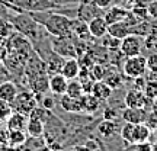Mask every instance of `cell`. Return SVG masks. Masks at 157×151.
<instances>
[{"mask_svg":"<svg viewBox=\"0 0 157 151\" xmlns=\"http://www.w3.org/2000/svg\"><path fill=\"white\" fill-rule=\"evenodd\" d=\"M121 68H122L124 76H127V77H129V78L146 76V73H147V57L141 55V54L134 55V57H127Z\"/></svg>","mask_w":157,"mask_h":151,"instance_id":"277c9868","label":"cell"},{"mask_svg":"<svg viewBox=\"0 0 157 151\" xmlns=\"http://www.w3.org/2000/svg\"><path fill=\"white\" fill-rule=\"evenodd\" d=\"M90 76L93 77L95 81H99V80H103L105 77V73H106V66L102 64V62H93L92 67L89 68Z\"/></svg>","mask_w":157,"mask_h":151,"instance_id":"d6a6232c","label":"cell"},{"mask_svg":"<svg viewBox=\"0 0 157 151\" xmlns=\"http://www.w3.org/2000/svg\"><path fill=\"white\" fill-rule=\"evenodd\" d=\"M58 5H61V3H67V2H70V3H80V0H56Z\"/></svg>","mask_w":157,"mask_h":151,"instance_id":"7bdbcfd3","label":"cell"},{"mask_svg":"<svg viewBox=\"0 0 157 151\" xmlns=\"http://www.w3.org/2000/svg\"><path fill=\"white\" fill-rule=\"evenodd\" d=\"M148 97L140 89H129L124 96V105L128 108H146L148 105Z\"/></svg>","mask_w":157,"mask_h":151,"instance_id":"ba28073f","label":"cell"},{"mask_svg":"<svg viewBox=\"0 0 157 151\" xmlns=\"http://www.w3.org/2000/svg\"><path fill=\"white\" fill-rule=\"evenodd\" d=\"M29 116L22 112L13 111L10 116L6 119V128L9 131H26V123Z\"/></svg>","mask_w":157,"mask_h":151,"instance_id":"8fae6325","label":"cell"},{"mask_svg":"<svg viewBox=\"0 0 157 151\" xmlns=\"http://www.w3.org/2000/svg\"><path fill=\"white\" fill-rule=\"evenodd\" d=\"M101 12L102 9H99L93 2H90V3H80V6L77 9V17L84 21V22H89L90 19H93L95 16H99Z\"/></svg>","mask_w":157,"mask_h":151,"instance_id":"d6986e66","label":"cell"},{"mask_svg":"<svg viewBox=\"0 0 157 151\" xmlns=\"http://www.w3.org/2000/svg\"><path fill=\"white\" fill-rule=\"evenodd\" d=\"M12 106H13V111L22 112L29 116L32 109L38 106V100H36V96L34 92H21V93H17L15 100L12 102Z\"/></svg>","mask_w":157,"mask_h":151,"instance_id":"8992f818","label":"cell"},{"mask_svg":"<svg viewBox=\"0 0 157 151\" xmlns=\"http://www.w3.org/2000/svg\"><path fill=\"white\" fill-rule=\"evenodd\" d=\"M147 70L153 74H157V52H151L147 57Z\"/></svg>","mask_w":157,"mask_h":151,"instance_id":"8d00e7d4","label":"cell"},{"mask_svg":"<svg viewBox=\"0 0 157 151\" xmlns=\"http://www.w3.org/2000/svg\"><path fill=\"white\" fill-rule=\"evenodd\" d=\"M153 112L157 115V97L154 99V100H153Z\"/></svg>","mask_w":157,"mask_h":151,"instance_id":"ee69618b","label":"cell"},{"mask_svg":"<svg viewBox=\"0 0 157 151\" xmlns=\"http://www.w3.org/2000/svg\"><path fill=\"white\" fill-rule=\"evenodd\" d=\"M132 28H134V25H131V23L125 19V21H121V22L109 25V26H108V32H109L111 35H113V36H117V38L122 39V38H125L128 34H131Z\"/></svg>","mask_w":157,"mask_h":151,"instance_id":"44dd1931","label":"cell"},{"mask_svg":"<svg viewBox=\"0 0 157 151\" xmlns=\"http://www.w3.org/2000/svg\"><path fill=\"white\" fill-rule=\"evenodd\" d=\"M60 106L68 113H83L82 97H71L64 93L60 96Z\"/></svg>","mask_w":157,"mask_h":151,"instance_id":"2e32d148","label":"cell"},{"mask_svg":"<svg viewBox=\"0 0 157 151\" xmlns=\"http://www.w3.org/2000/svg\"><path fill=\"white\" fill-rule=\"evenodd\" d=\"M51 48L54 52L60 54L64 58H73L77 57V50H76V42L73 36H52L50 41Z\"/></svg>","mask_w":157,"mask_h":151,"instance_id":"5b68a950","label":"cell"},{"mask_svg":"<svg viewBox=\"0 0 157 151\" xmlns=\"http://www.w3.org/2000/svg\"><path fill=\"white\" fill-rule=\"evenodd\" d=\"M26 132L28 135L32 138H41L42 135L45 134V122H42L41 119L38 118H34V116H29L28 119V123H26Z\"/></svg>","mask_w":157,"mask_h":151,"instance_id":"cb8c5ba5","label":"cell"},{"mask_svg":"<svg viewBox=\"0 0 157 151\" xmlns=\"http://www.w3.org/2000/svg\"><path fill=\"white\" fill-rule=\"evenodd\" d=\"M103 81L109 84L113 90H117L122 86V74L119 73V70L115 66L113 67H106V73H105V77H103Z\"/></svg>","mask_w":157,"mask_h":151,"instance_id":"d4e9b609","label":"cell"},{"mask_svg":"<svg viewBox=\"0 0 157 151\" xmlns=\"http://www.w3.org/2000/svg\"><path fill=\"white\" fill-rule=\"evenodd\" d=\"M5 39L7 38L0 36V64H3V61L7 57V42H5Z\"/></svg>","mask_w":157,"mask_h":151,"instance_id":"ab89813d","label":"cell"},{"mask_svg":"<svg viewBox=\"0 0 157 151\" xmlns=\"http://www.w3.org/2000/svg\"><path fill=\"white\" fill-rule=\"evenodd\" d=\"M143 92L146 93V96L150 99V100H154L157 97V80H153V78L147 80Z\"/></svg>","mask_w":157,"mask_h":151,"instance_id":"836d02e7","label":"cell"},{"mask_svg":"<svg viewBox=\"0 0 157 151\" xmlns=\"http://www.w3.org/2000/svg\"><path fill=\"white\" fill-rule=\"evenodd\" d=\"M134 128L135 123L131 122H125L119 129V134H121V138L125 142V145H131L134 144Z\"/></svg>","mask_w":157,"mask_h":151,"instance_id":"f1b7e54d","label":"cell"},{"mask_svg":"<svg viewBox=\"0 0 157 151\" xmlns=\"http://www.w3.org/2000/svg\"><path fill=\"white\" fill-rule=\"evenodd\" d=\"M80 70H82V66H80V62H78L77 57H73V58H66V61L63 64V68L60 73L67 78V80H73V78L78 77Z\"/></svg>","mask_w":157,"mask_h":151,"instance_id":"ac0fdd59","label":"cell"},{"mask_svg":"<svg viewBox=\"0 0 157 151\" xmlns=\"http://www.w3.org/2000/svg\"><path fill=\"white\" fill-rule=\"evenodd\" d=\"M101 44H102V47H105V50H108V51L117 50V48H119V45H121V39L108 32V34H105L101 38Z\"/></svg>","mask_w":157,"mask_h":151,"instance_id":"4dcf8cb0","label":"cell"},{"mask_svg":"<svg viewBox=\"0 0 157 151\" xmlns=\"http://www.w3.org/2000/svg\"><path fill=\"white\" fill-rule=\"evenodd\" d=\"M66 61V58L61 57L60 54H57L54 51H50L44 58L45 62V68H47V73L48 74H54V73H60L63 68V64Z\"/></svg>","mask_w":157,"mask_h":151,"instance_id":"5bb4252c","label":"cell"},{"mask_svg":"<svg viewBox=\"0 0 157 151\" xmlns=\"http://www.w3.org/2000/svg\"><path fill=\"white\" fill-rule=\"evenodd\" d=\"M129 12L131 10L125 9V7H121V6H109L108 9H105L102 16L105 17V21H106L108 25H112V23L125 21L127 16L129 15Z\"/></svg>","mask_w":157,"mask_h":151,"instance_id":"30bf717a","label":"cell"},{"mask_svg":"<svg viewBox=\"0 0 157 151\" xmlns=\"http://www.w3.org/2000/svg\"><path fill=\"white\" fill-rule=\"evenodd\" d=\"M83 145H84V148H86V150H90V151H93V150L98 151V150H101V148H103V145H102V144L96 140V138H89V140L86 141Z\"/></svg>","mask_w":157,"mask_h":151,"instance_id":"74e56055","label":"cell"},{"mask_svg":"<svg viewBox=\"0 0 157 151\" xmlns=\"http://www.w3.org/2000/svg\"><path fill=\"white\" fill-rule=\"evenodd\" d=\"M10 7H15L19 12H41L58 7V3L54 0H7Z\"/></svg>","mask_w":157,"mask_h":151,"instance_id":"3957f363","label":"cell"},{"mask_svg":"<svg viewBox=\"0 0 157 151\" xmlns=\"http://www.w3.org/2000/svg\"><path fill=\"white\" fill-rule=\"evenodd\" d=\"M147 111L146 108H128L125 106V109L121 113V118H122L125 122H131V123H143L146 122L147 119Z\"/></svg>","mask_w":157,"mask_h":151,"instance_id":"9c48e42d","label":"cell"},{"mask_svg":"<svg viewBox=\"0 0 157 151\" xmlns=\"http://www.w3.org/2000/svg\"><path fill=\"white\" fill-rule=\"evenodd\" d=\"M66 95L71 96V97H82L84 95L83 86L80 83L78 78H73V80H68L67 83V90H66Z\"/></svg>","mask_w":157,"mask_h":151,"instance_id":"f546056e","label":"cell"},{"mask_svg":"<svg viewBox=\"0 0 157 151\" xmlns=\"http://www.w3.org/2000/svg\"><path fill=\"white\" fill-rule=\"evenodd\" d=\"M0 129H2V121H0Z\"/></svg>","mask_w":157,"mask_h":151,"instance_id":"bcb514c9","label":"cell"},{"mask_svg":"<svg viewBox=\"0 0 157 151\" xmlns=\"http://www.w3.org/2000/svg\"><path fill=\"white\" fill-rule=\"evenodd\" d=\"M92 95H95L101 102H105L112 97L113 89L108 83H105L103 80H99V81H95V84H93Z\"/></svg>","mask_w":157,"mask_h":151,"instance_id":"603a6c76","label":"cell"},{"mask_svg":"<svg viewBox=\"0 0 157 151\" xmlns=\"http://www.w3.org/2000/svg\"><path fill=\"white\" fill-rule=\"evenodd\" d=\"M38 105H41L42 108L45 109H50L52 111L56 108V99H54V95L52 96H47V95H42V99L38 100Z\"/></svg>","mask_w":157,"mask_h":151,"instance_id":"d590c367","label":"cell"},{"mask_svg":"<svg viewBox=\"0 0 157 151\" xmlns=\"http://www.w3.org/2000/svg\"><path fill=\"white\" fill-rule=\"evenodd\" d=\"M29 116L38 118V119H41L42 122L47 123L48 121L52 119V113H51L50 109H45V108H42L41 105H38V106H35L34 109H32V112L29 113Z\"/></svg>","mask_w":157,"mask_h":151,"instance_id":"1f68e13d","label":"cell"},{"mask_svg":"<svg viewBox=\"0 0 157 151\" xmlns=\"http://www.w3.org/2000/svg\"><path fill=\"white\" fill-rule=\"evenodd\" d=\"M102 118L103 119H113V121H117L118 118V112L111 106H106L103 111H102Z\"/></svg>","mask_w":157,"mask_h":151,"instance_id":"f35d334b","label":"cell"},{"mask_svg":"<svg viewBox=\"0 0 157 151\" xmlns=\"http://www.w3.org/2000/svg\"><path fill=\"white\" fill-rule=\"evenodd\" d=\"M19 90H17V86L10 80H5L0 83V99L2 100H6L12 103L15 100V97L17 96Z\"/></svg>","mask_w":157,"mask_h":151,"instance_id":"7402d4cb","label":"cell"},{"mask_svg":"<svg viewBox=\"0 0 157 151\" xmlns=\"http://www.w3.org/2000/svg\"><path fill=\"white\" fill-rule=\"evenodd\" d=\"M151 150H153V151H157V140L151 144Z\"/></svg>","mask_w":157,"mask_h":151,"instance_id":"f6af8a7d","label":"cell"},{"mask_svg":"<svg viewBox=\"0 0 157 151\" xmlns=\"http://www.w3.org/2000/svg\"><path fill=\"white\" fill-rule=\"evenodd\" d=\"M12 112H13V106H12V103L0 99V121H6L7 118L10 116Z\"/></svg>","mask_w":157,"mask_h":151,"instance_id":"e575fe53","label":"cell"},{"mask_svg":"<svg viewBox=\"0 0 157 151\" xmlns=\"http://www.w3.org/2000/svg\"><path fill=\"white\" fill-rule=\"evenodd\" d=\"M68 80L61 73L50 74V92L54 96H63L67 90Z\"/></svg>","mask_w":157,"mask_h":151,"instance_id":"9a60e30c","label":"cell"},{"mask_svg":"<svg viewBox=\"0 0 157 151\" xmlns=\"http://www.w3.org/2000/svg\"><path fill=\"white\" fill-rule=\"evenodd\" d=\"M29 86H31L32 92L35 93L36 99H38L39 96H42L47 92H50V74L44 73L34 77L32 80H29Z\"/></svg>","mask_w":157,"mask_h":151,"instance_id":"7c38bea8","label":"cell"},{"mask_svg":"<svg viewBox=\"0 0 157 151\" xmlns=\"http://www.w3.org/2000/svg\"><path fill=\"white\" fill-rule=\"evenodd\" d=\"M93 3H95L99 9L105 10V9H108L109 6L113 5V0H93Z\"/></svg>","mask_w":157,"mask_h":151,"instance_id":"b9f144b4","label":"cell"},{"mask_svg":"<svg viewBox=\"0 0 157 151\" xmlns=\"http://www.w3.org/2000/svg\"><path fill=\"white\" fill-rule=\"evenodd\" d=\"M28 141L25 131H9V147L12 148H22Z\"/></svg>","mask_w":157,"mask_h":151,"instance_id":"83f0119b","label":"cell"},{"mask_svg":"<svg viewBox=\"0 0 157 151\" xmlns=\"http://www.w3.org/2000/svg\"><path fill=\"white\" fill-rule=\"evenodd\" d=\"M71 36L78 39V41L87 42V41L92 38L87 22H84V21L78 19V17H74L73 19V29H71Z\"/></svg>","mask_w":157,"mask_h":151,"instance_id":"e0dca14e","label":"cell"},{"mask_svg":"<svg viewBox=\"0 0 157 151\" xmlns=\"http://www.w3.org/2000/svg\"><path fill=\"white\" fill-rule=\"evenodd\" d=\"M82 105H83V113L90 116L101 109V100L92 93H84L82 96Z\"/></svg>","mask_w":157,"mask_h":151,"instance_id":"ffe728a7","label":"cell"},{"mask_svg":"<svg viewBox=\"0 0 157 151\" xmlns=\"http://www.w3.org/2000/svg\"><path fill=\"white\" fill-rule=\"evenodd\" d=\"M87 25H89V31H90L92 38L101 39L105 34H108V26H109V25L106 23L105 17L102 16V15L90 19L89 22H87Z\"/></svg>","mask_w":157,"mask_h":151,"instance_id":"4fadbf2b","label":"cell"},{"mask_svg":"<svg viewBox=\"0 0 157 151\" xmlns=\"http://www.w3.org/2000/svg\"><path fill=\"white\" fill-rule=\"evenodd\" d=\"M38 23H41L45 28L47 34L51 36H71L73 29V19L74 17L67 16L66 13L56 10H41V12H28Z\"/></svg>","mask_w":157,"mask_h":151,"instance_id":"6da1fadb","label":"cell"},{"mask_svg":"<svg viewBox=\"0 0 157 151\" xmlns=\"http://www.w3.org/2000/svg\"><path fill=\"white\" fill-rule=\"evenodd\" d=\"M146 7H147L148 17H151V19H157V0H151Z\"/></svg>","mask_w":157,"mask_h":151,"instance_id":"60d3db41","label":"cell"},{"mask_svg":"<svg viewBox=\"0 0 157 151\" xmlns=\"http://www.w3.org/2000/svg\"><path fill=\"white\" fill-rule=\"evenodd\" d=\"M141 48H143V42L141 38L135 34H128L125 38L121 39V45L119 50L125 57H134L141 54Z\"/></svg>","mask_w":157,"mask_h":151,"instance_id":"52a82bcc","label":"cell"},{"mask_svg":"<svg viewBox=\"0 0 157 151\" xmlns=\"http://www.w3.org/2000/svg\"><path fill=\"white\" fill-rule=\"evenodd\" d=\"M150 135H151V128H150L146 122L135 123V128H134V144H135V142H144V141H148Z\"/></svg>","mask_w":157,"mask_h":151,"instance_id":"4316f807","label":"cell"},{"mask_svg":"<svg viewBox=\"0 0 157 151\" xmlns=\"http://www.w3.org/2000/svg\"><path fill=\"white\" fill-rule=\"evenodd\" d=\"M118 131V122L113 119H103L99 125H98V132L103 137V138H109L112 135L117 134Z\"/></svg>","mask_w":157,"mask_h":151,"instance_id":"484cf974","label":"cell"},{"mask_svg":"<svg viewBox=\"0 0 157 151\" xmlns=\"http://www.w3.org/2000/svg\"><path fill=\"white\" fill-rule=\"evenodd\" d=\"M9 21L13 25V29L16 32H19V34L25 35L32 44H36L38 41H41L44 38V35L41 34V31L45 28L41 23L36 22L29 13H22L21 12V13H17L15 16L9 17Z\"/></svg>","mask_w":157,"mask_h":151,"instance_id":"7a4b0ae2","label":"cell"}]
</instances>
